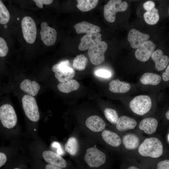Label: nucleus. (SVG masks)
Here are the masks:
<instances>
[{
    "instance_id": "nucleus-1",
    "label": "nucleus",
    "mask_w": 169,
    "mask_h": 169,
    "mask_svg": "<svg viewBox=\"0 0 169 169\" xmlns=\"http://www.w3.org/2000/svg\"><path fill=\"white\" fill-rule=\"evenodd\" d=\"M138 151L142 156L156 158L162 155L163 146L158 138L154 137L148 138L145 139L140 145Z\"/></svg>"
},
{
    "instance_id": "nucleus-2",
    "label": "nucleus",
    "mask_w": 169,
    "mask_h": 169,
    "mask_svg": "<svg viewBox=\"0 0 169 169\" xmlns=\"http://www.w3.org/2000/svg\"><path fill=\"white\" fill-rule=\"evenodd\" d=\"M68 60L62 61L54 65L52 68L54 76L60 83L66 82L72 79L75 75L74 69L69 66Z\"/></svg>"
},
{
    "instance_id": "nucleus-3",
    "label": "nucleus",
    "mask_w": 169,
    "mask_h": 169,
    "mask_svg": "<svg viewBox=\"0 0 169 169\" xmlns=\"http://www.w3.org/2000/svg\"><path fill=\"white\" fill-rule=\"evenodd\" d=\"M128 7L126 2L121 0H110L105 4L104 15L105 19L110 23L115 20V14L118 12L125 11Z\"/></svg>"
},
{
    "instance_id": "nucleus-4",
    "label": "nucleus",
    "mask_w": 169,
    "mask_h": 169,
    "mask_svg": "<svg viewBox=\"0 0 169 169\" xmlns=\"http://www.w3.org/2000/svg\"><path fill=\"white\" fill-rule=\"evenodd\" d=\"M152 106L150 97L148 95H140L135 97L130 102L129 106L135 113L140 115L148 113Z\"/></svg>"
},
{
    "instance_id": "nucleus-5",
    "label": "nucleus",
    "mask_w": 169,
    "mask_h": 169,
    "mask_svg": "<svg viewBox=\"0 0 169 169\" xmlns=\"http://www.w3.org/2000/svg\"><path fill=\"white\" fill-rule=\"evenodd\" d=\"M22 101L23 110L28 118L33 122L38 121L40 115L35 98L29 95H25L23 96Z\"/></svg>"
},
{
    "instance_id": "nucleus-6",
    "label": "nucleus",
    "mask_w": 169,
    "mask_h": 169,
    "mask_svg": "<svg viewBox=\"0 0 169 169\" xmlns=\"http://www.w3.org/2000/svg\"><path fill=\"white\" fill-rule=\"evenodd\" d=\"M0 120L3 125L8 129H11L16 125L17 118L13 107L10 104H5L0 107Z\"/></svg>"
},
{
    "instance_id": "nucleus-7",
    "label": "nucleus",
    "mask_w": 169,
    "mask_h": 169,
    "mask_svg": "<svg viewBox=\"0 0 169 169\" xmlns=\"http://www.w3.org/2000/svg\"><path fill=\"white\" fill-rule=\"evenodd\" d=\"M105 154L98 150L95 145L87 149L84 159L87 164L92 167H97L103 164L106 161Z\"/></svg>"
},
{
    "instance_id": "nucleus-8",
    "label": "nucleus",
    "mask_w": 169,
    "mask_h": 169,
    "mask_svg": "<svg viewBox=\"0 0 169 169\" xmlns=\"http://www.w3.org/2000/svg\"><path fill=\"white\" fill-rule=\"evenodd\" d=\"M23 37L28 44H32L35 41L37 28L33 19L29 16L23 17L21 23Z\"/></svg>"
},
{
    "instance_id": "nucleus-9",
    "label": "nucleus",
    "mask_w": 169,
    "mask_h": 169,
    "mask_svg": "<svg viewBox=\"0 0 169 169\" xmlns=\"http://www.w3.org/2000/svg\"><path fill=\"white\" fill-rule=\"evenodd\" d=\"M107 48V43L104 41H101L88 49V55L92 64L98 65L105 61V53Z\"/></svg>"
},
{
    "instance_id": "nucleus-10",
    "label": "nucleus",
    "mask_w": 169,
    "mask_h": 169,
    "mask_svg": "<svg viewBox=\"0 0 169 169\" xmlns=\"http://www.w3.org/2000/svg\"><path fill=\"white\" fill-rule=\"evenodd\" d=\"M155 48L156 45L152 41L147 40L136 50L135 56L139 61L143 62L146 61L151 57Z\"/></svg>"
},
{
    "instance_id": "nucleus-11",
    "label": "nucleus",
    "mask_w": 169,
    "mask_h": 169,
    "mask_svg": "<svg viewBox=\"0 0 169 169\" xmlns=\"http://www.w3.org/2000/svg\"><path fill=\"white\" fill-rule=\"evenodd\" d=\"M41 28L40 35L42 41L47 46L54 45L57 39L56 30L48 26L47 23L44 22L41 24Z\"/></svg>"
},
{
    "instance_id": "nucleus-12",
    "label": "nucleus",
    "mask_w": 169,
    "mask_h": 169,
    "mask_svg": "<svg viewBox=\"0 0 169 169\" xmlns=\"http://www.w3.org/2000/svg\"><path fill=\"white\" fill-rule=\"evenodd\" d=\"M149 34L142 33L133 28L129 31L127 38L131 46L133 49H137L149 38Z\"/></svg>"
},
{
    "instance_id": "nucleus-13",
    "label": "nucleus",
    "mask_w": 169,
    "mask_h": 169,
    "mask_svg": "<svg viewBox=\"0 0 169 169\" xmlns=\"http://www.w3.org/2000/svg\"><path fill=\"white\" fill-rule=\"evenodd\" d=\"M101 40V34L99 33L86 34L81 38L79 49L81 51L89 49L100 43Z\"/></svg>"
},
{
    "instance_id": "nucleus-14",
    "label": "nucleus",
    "mask_w": 169,
    "mask_h": 169,
    "mask_svg": "<svg viewBox=\"0 0 169 169\" xmlns=\"http://www.w3.org/2000/svg\"><path fill=\"white\" fill-rule=\"evenodd\" d=\"M44 160L49 164L62 168L66 167V161L60 155L52 151L46 150L42 154Z\"/></svg>"
},
{
    "instance_id": "nucleus-15",
    "label": "nucleus",
    "mask_w": 169,
    "mask_h": 169,
    "mask_svg": "<svg viewBox=\"0 0 169 169\" xmlns=\"http://www.w3.org/2000/svg\"><path fill=\"white\" fill-rule=\"evenodd\" d=\"M152 59L155 63V67L158 71L165 69L169 63V58L164 54L162 51L160 49L155 51L151 56Z\"/></svg>"
},
{
    "instance_id": "nucleus-16",
    "label": "nucleus",
    "mask_w": 169,
    "mask_h": 169,
    "mask_svg": "<svg viewBox=\"0 0 169 169\" xmlns=\"http://www.w3.org/2000/svg\"><path fill=\"white\" fill-rule=\"evenodd\" d=\"M86 126L91 131L98 132L103 131L106 127V124L103 120L96 115L89 116L85 121Z\"/></svg>"
},
{
    "instance_id": "nucleus-17",
    "label": "nucleus",
    "mask_w": 169,
    "mask_h": 169,
    "mask_svg": "<svg viewBox=\"0 0 169 169\" xmlns=\"http://www.w3.org/2000/svg\"><path fill=\"white\" fill-rule=\"evenodd\" d=\"M74 28L78 34L99 33L101 30L99 26L85 21L76 24L74 26Z\"/></svg>"
},
{
    "instance_id": "nucleus-18",
    "label": "nucleus",
    "mask_w": 169,
    "mask_h": 169,
    "mask_svg": "<svg viewBox=\"0 0 169 169\" xmlns=\"http://www.w3.org/2000/svg\"><path fill=\"white\" fill-rule=\"evenodd\" d=\"M116 124L118 130L125 131L134 128L137 125V122L132 118L122 115L118 118Z\"/></svg>"
},
{
    "instance_id": "nucleus-19",
    "label": "nucleus",
    "mask_w": 169,
    "mask_h": 169,
    "mask_svg": "<svg viewBox=\"0 0 169 169\" xmlns=\"http://www.w3.org/2000/svg\"><path fill=\"white\" fill-rule=\"evenodd\" d=\"M20 88L23 91L28 95L34 96L38 93L40 86L36 81H31L29 79H26L21 83Z\"/></svg>"
},
{
    "instance_id": "nucleus-20",
    "label": "nucleus",
    "mask_w": 169,
    "mask_h": 169,
    "mask_svg": "<svg viewBox=\"0 0 169 169\" xmlns=\"http://www.w3.org/2000/svg\"><path fill=\"white\" fill-rule=\"evenodd\" d=\"M158 122L153 118H147L141 120L140 122L139 128L147 134H151L155 132L157 127Z\"/></svg>"
},
{
    "instance_id": "nucleus-21",
    "label": "nucleus",
    "mask_w": 169,
    "mask_h": 169,
    "mask_svg": "<svg viewBox=\"0 0 169 169\" xmlns=\"http://www.w3.org/2000/svg\"><path fill=\"white\" fill-rule=\"evenodd\" d=\"M109 88L111 92L114 93H124L130 90L131 85L128 83L117 79L112 80L110 82Z\"/></svg>"
},
{
    "instance_id": "nucleus-22",
    "label": "nucleus",
    "mask_w": 169,
    "mask_h": 169,
    "mask_svg": "<svg viewBox=\"0 0 169 169\" xmlns=\"http://www.w3.org/2000/svg\"><path fill=\"white\" fill-rule=\"evenodd\" d=\"M103 139L108 144L113 147H118L121 143V139L116 133L111 131L105 130L102 132Z\"/></svg>"
},
{
    "instance_id": "nucleus-23",
    "label": "nucleus",
    "mask_w": 169,
    "mask_h": 169,
    "mask_svg": "<svg viewBox=\"0 0 169 169\" xmlns=\"http://www.w3.org/2000/svg\"><path fill=\"white\" fill-rule=\"evenodd\" d=\"M161 77L158 74L152 73H146L140 78L141 83L144 85H156L161 82Z\"/></svg>"
},
{
    "instance_id": "nucleus-24",
    "label": "nucleus",
    "mask_w": 169,
    "mask_h": 169,
    "mask_svg": "<svg viewBox=\"0 0 169 169\" xmlns=\"http://www.w3.org/2000/svg\"><path fill=\"white\" fill-rule=\"evenodd\" d=\"M123 143L125 148L128 150L136 148L139 144V139L136 135L130 133L125 135L122 139Z\"/></svg>"
},
{
    "instance_id": "nucleus-25",
    "label": "nucleus",
    "mask_w": 169,
    "mask_h": 169,
    "mask_svg": "<svg viewBox=\"0 0 169 169\" xmlns=\"http://www.w3.org/2000/svg\"><path fill=\"white\" fill-rule=\"evenodd\" d=\"M79 84L76 80L71 79L68 81L59 83L57 88L60 92L69 93L73 91L78 90L79 87Z\"/></svg>"
},
{
    "instance_id": "nucleus-26",
    "label": "nucleus",
    "mask_w": 169,
    "mask_h": 169,
    "mask_svg": "<svg viewBox=\"0 0 169 169\" xmlns=\"http://www.w3.org/2000/svg\"><path fill=\"white\" fill-rule=\"evenodd\" d=\"M78 8L81 11L86 12L95 8L97 5L98 0H77Z\"/></svg>"
},
{
    "instance_id": "nucleus-27",
    "label": "nucleus",
    "mask_w": 169,
    "mask_h": 169,
    "mask_svg": "<svg viewBox=\"0 0 169 169\" xmlns=\"http://www.w3.org/2000/svg\"><path fill=\"white\" fill-rule=\"evenodd\" d=\"M79 147L77 139L73 137L69 138L65 144V150L72 156L75 155L78 152Z\"/></svg>"
},
{
    "instance_id": "nucleus-28",
    "label": "nucleus",
    "mask_w": 169,
    "mask_h": 169,
    "mask_svg": "<svg viewBox=\"0 0 169 169\" xmlns=\"http://www.w3.org/2000/svg\"><path fill=\"white\" fill-rule=\"evenodd\" d=\"M143 17L145 22L151 25L156 24L159 19L158 10L155 8L150 11L145 12Z\"/></svg>"
},
{
    "instance_id": "nucleus-29",
    "label": "nucleus",
    "mask_w": 169,
    "mask_h": 169,
    "mask_svg": "<svg viewBox=\"0 0 169 169\" xmlns=\"http://www.w3.org/2000/svg\"><path fill=\"white\" fill-rule=\"evenodd\" d=\"M88 59L83 54H80L76 56L73 59V66L74 69L80 71L84 70L87 65Z\"/></svg>"
},
{
    "instance_id": "nucleus-30",
    "label": "nucleus",
    "mask_w": 169,
    "mask_h": 169,
    "mask_svg": "<svg viewBox=\"0 0 169 169\" xmlns=\"http://www.w3.org/2000/svg\"><path fill=\"white\" fill-rule=\"evenodd\" d=\"M9 12L1 0H0V23L6 24L9 21Z\"/></svg>"
},
{
    "instance_id": "nucleus-31",
    "label": "nucleus",
    "mask_w": 169,
    "mask_h": 169,
    "mask_svg": "<svg viewBox=\"0 0 169 169\" xmlns=\"http://www.w3.org/2000/svg\"><path fill=\"white\" fill-rule=\"evenodd\" d=\"M104 113L106 118L112 124H116L119 118L117 113L115 110L106 108L104 110Z\"/></svg>"
},
{
    "instance_id": "nucleus-32",
    "label": "nucleus",
    "mask_w": 169,
    "mask_h": 169,
    "mask_svg": "<svg viewBox=\"0 0 169 169\" xmlns=\"http://www.w3.org/2000/svg\"><path fill=\"white\" fill-rule=\"evenodd\" d=\"M8 51V48L5 40L0 37V56L5 57L7 55Z\"/></svg>"
},
{
    "instance_id": "nucleus-33",
    "label": "nucleus",
    "mask_w": 169,
    "mask_h": 169,
    "mask_svg": "<svg viewBox=\"0 0 169 169\" xmlns=\"http://www.w3.org/2000/svg\"><path fill=\"white\" fill-rule=\"evenodd\" d=\"M95 74L98 76L104 78H108L110 77L111 75L110 72L103 69L96 70L95 72Z\"/></svg>"
},
{
    "instance_id": "nucleus-34",
    "label": "nucleus",
    "mask_w": 169,
    "mask_h": 169,
    "mask_svg": "<svg viewBox=\"0 0 169 169\" xmlns=\"http://www.w3.org/2000/svg\"><path fill=\"white\" fill-rule=\"evenodd\" d=\"M156 169H169V160H166L158 162Z\"/></svg>"
},
{
    "instance_id": "nucleus-35",
    "label": "nucleus",
    "mask_w": 169,
    "mask_h": 169,
    "mask_svg": "<svg viewBox=\"0 0 169 169\" xmlns=\"http://www.w3.org/2000/svg\"><path fill=\"white\" fill-rule=\"evenodd\" d=\"M36 5L38 8H42L43 7V4L49 5L51 3L53 0H34Z\"/></svg>"
},
{
    "instance_id": "nucleus-36",
    "label": "nucleus",
    "mask_w": 169,
    "mask_h": 169,
    "mask_svg": "<svg viewBox=\"0 0 169 169\" xmlns=\"http://www.w3.org/2000/svg\"><path fill=\"white\" fill-rule=\"evenodd\" d=\"M155 3L152 1H149L145 2L143 4L144 9L146 11H150L155 8Z\"/></svg>"
},
{
    "instance_id": "nucleus-37",
    "label": "nucleus",
    "mask_w": 169,
    "mask_h": 169,
    "mask_svg": "<svg viewBox=\"0 0 169 169\" xmlns=\"http://www.w3.org/2000/svg\"><path fill=\"white\" fill-rule=\"evenodd\" d=\"M51 146L53 147L57 148L56 151L58 154L61 155L64 154V151L61 148L60 144L58 142H53L51 144Z\"/></svg>"
},
{
    "instance_id": "nucleus-38",
    "label": "nucleus",
    "mask_w": 169,
    "mask_h": 169,
    "mask_svg": "<svg viewBox=\"0 0 169 169\" xmlns=\"http://www.w3.org/2000/svg\"><path fill=\"white\" fill-rule=\"evenodd\" d=\"M162 77L164 81H167L169 80V64L167 67L165 71L162 74Z\"/></svg>"
},
{
    "instance_id": "nucleus-39",
    "label": "nucleus",
    "mask_w": 169,
    "mask_h": 169,
    "mask_svg": "<svg viewBox=\"0 0 169 169\" xmlns=\"http://www.w3.org/2000/svg\"><path fill=\"white\" fill-rule=\"evenodd\" d=\"M7 156L6 155L1 152L0 153V167L3 166L7 161Z\"/></svg>"
},
{
    "instance_id": "nucleus-40",
    "label": "nucleus",
    "mask_w": 169,
    "mask_h": 169,
    "mask_svg": "<svg viewBox=\"0 0 169 169\" xmlns=\"http://www.w3.org/2000/svg\"><path fill=\"white\" fill-rule=\"evenodd\" d=\"M45 169H63L62 168L49 164L46 165Z\"/></svg>"
},
{
    "instance_id": "nucleus-41",
    "label": "nucleus",
    "mask_w": 169,
    "mask_h": 169,
    "mask_svg": "<svg viewBox=\"0 0 169 169\" xmlns=\"http://www.w3.org/2000/svg\"><path fill=\"white\" fill-rule=\"evenodd\" d=\"M165 116L166 119L167 120H169V110L166 112Z\"/></svg>"
},
{
    "instance_id": "nucleus-42",
    "label": "nucleus",
    "mask_w": 169,
    "mask_h": 169,
    "mask_svg": "<svg viewBox=\"0 0 169 169\" xmlns=\"http://www.w3.org/2000/svg\"><path fill=\"white\" fill-rule=\"evenodd\" d=\"M127 169H139L135 166H132L129 167Z\"/></svg>"
},
{
    "instance_id": "nucleus-43",
    "label": "nucleus",
    "mask_w": 169,
    "mask_h": 169,
    "mask_svg": "<svg viewBox=\"0 0 169 169\" xmlns=\"http://www.w3.org/2000/svg\"><path fill=\"white\" fill-rule=\"evenodd\" d=\"M7 25L6 24L4 25V28H7Z\"/></svg>"
},
{
    "instance_id": "nucleus-44",
    "label": "nucleus",
    "mask_w": 169,
    "mask_h": 169,
    "mask_svg": "<svg viewBox=\"0 0 169 169\" xmlns=\"http://www.w3.org/2000/svg\"><path fill=\"white\" fill-rule=\"evenodd\" d=\"M13 169H20L19 168H14Z\"/></svg>"
},
{
    "instance_id": "nucleus-45",
    "label": "nucleus",
    "mask_w": 169,
    "mask_h": 169,
    "mask_svg": "<svg viewBox=\"0 0 169 169\" xmlns=\"http://www.w3.org/2000/svg\"><path fill=\"white\" fill-rule=\"evenodd\" d=\"M19 18H17V20H19Z\"/></svg>"
},
{
    "instance_id": "nucleus-46",
    "label": "nucleus",
    "mask_w": 169,
    "mask_h": 169,
    "mask_svg": "<svg viewBox=\"0 0 169 169\" xmlns=\"http://www.w3.org/2000/svg\"><path fill=\"white\" fill-rule=\"evenodd\" d=\"M168 140H169V135L168 136Z\"/></svg>"
},
{
    "instance_id": "nucleus-47",
    "label": "nucleus",
    "mask_w": 169,
    "mask_h": 169,
    "mask_svg": "<svg viewBox=\"0 0 169 169\" xmlns=\"http://www.w3.org/2000/svg\"></svg>"
}]
</instances>
